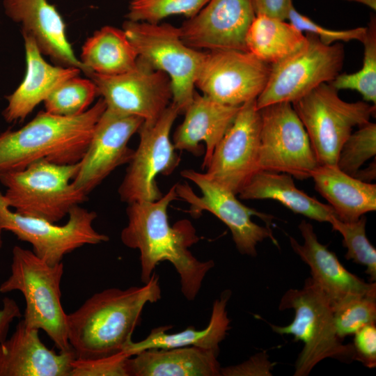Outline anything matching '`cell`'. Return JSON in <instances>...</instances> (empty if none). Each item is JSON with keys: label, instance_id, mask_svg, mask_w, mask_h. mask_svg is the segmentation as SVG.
<instances>
[{"label": "cell", "instance_id": "cell-29", "mask_svg": "<svg viewBox=\"0 0 376 376\" xmlns=\"http://www.w3.org/2000/svg\"><path fill=\"white\" fill-rule=\"evenodd\" d=\"M305 35L290 22L265 15H256L245 38L248 52L274 64L297 51Z\"/></svg>", "mask_w": 376, "mask_h": 376}, {"label": "cell", "instance_id": "cell-31", "mask_svg": "<svg viewBox=\"0 0 376 376\" xmlns=\"http://www.w3.org/2000/svg\"><path fill=\"white\" fill-rule=\"evenodd\" d=\"M98 95L91 79L71 77L56 88L44 101L45 111L61 116H75L85 112Z\"/></svg>", "mask_w": 376, "mask_h": 376}, {"label": "cell", "instance_id": "cell-36", "mask_svg": "<svg viewBox=\"0 0 376 376\" xmlns=\"http://www.w3.org/2000/svg\"><path fill=\"white\" fill-rule=\"evenodd\" d=\"M288 19L296 29L301 32L310 33L315 35L324 45H330L336 41L348 42L363 40L366 27H357L347 30H332L327 29L313 21L307 16L297 11L294 6L290 8Z\"/></svg>", "mask_w": 376, "mask_h": 376}, {"label": "cell", "instance_id": "cell-21", "mask_svg": "<svg viewBox=\"0 0 376 376\" xmlns=\"http://www.w3.org/2000/svg\"><path fill=\"white\" fill-rule=\"evenodd\" d=\"M38 333L22 320L10 337L0 343V376H70L73 350L57 354L45 346Z\"/></svg>", "mask_w": 376, "mask_h": 376}, {"label": "cell", "instance_id": "cell-25", "mask_svg": "<svg viewBox=\"0 0 376 376\" xmlns=\"http://www.w3.org/2000/svg\"><path fill=\"white\" fill-rule=\"evenodd\" d=\"M315 189L343 221H354L376 210V185L362 182L336 165H318L311 173Z\"/></svg>", "mask_w": 376, "mask_h": 376}, {"label": "cell", "instance_id": "cell-38", "mask_svg": "<svg viewBox=\"0 0 376 376\" xmlns=\"http://www.w3.org/2000/svg\"><path fill=\"white\" fill-rule=\"evenodd\" d=\"M354 360L365 366H376V326L375 323L367 324L354 334Z\"/></svg>", "mask_w": 376, "mask_h": 376}, {"label": "cell", "instance_id": "cell-9", "mask_svg": "<svg viewBox=\"0 0 376 376\" xmlns=\"http://www.w3.org/2000/svg\"><path fill=\"white\" fill-rule=\"evenodd\" d=\"M342 43L323 44L306 33L303 45L295 52L271 65L267 83L256 98L258 109L277 102L292 103L322 84H330L344 62Z\"/></svg>", "mask_w": 376, "mask_h": 376}, {"label": "cell", "instance_id": "cell-33", "mask_svg": "<svg viewBox=\"0 0 376 376\" xmlns=\"http://www.w3.org/2000/svg\"><path fill=\"white\" fill-rule=\"evenodd\" d=\"M209 0H131L126 15L127 20L152 24L169 16L187 18L197 14Z\"/></svg>", "mask_w": 376, "mask_h": 376}, {"label": "cell", "instance_id": "cell-4", "mask_svg": "<svg viewBox=\"0 0 376 376\" xmlns=\"http://www.w3.org/2000/svg\"><path fill=\"white\" fill-rule=\"evenodd\" d=\"M280 311L293 309L292 322L281 327L270 324L280 334L292 335L304 347L295 362V376H306L327 358L350 363L354 360L352 344L345 345L336 333L331 301L311 277L301 289H290L283 295Z\"/></svg>", "mask_w": 376, "mask_h": 376}, {"label": "cell", "instance_id": "cell-26", "mask_svg": "<svg viewBox=\"0 0 376 376\" xmlns=\"http://www.w3.org/2000/svg\"><path fill=\"white\" fill-rule=\"evenodd\" d=\"M231 292L226 290L216 299L207 326L201 330L187 327L175 334L166 332L172 326L154 328L149 335L139 342L132 340L124 350L130 357L148 349H169L183 347H197L219 353V343L225 338L230 329V320L226 311Z\"/></svg>", "mask_w": 376, "mask_h": 376}, {"label": "cell", "instance_id": "cell-13", "mask_svg": "<svg viewBox=\"0 0 376 376\" xmlns=\"http://www.w3.org/2000/svg\"><path fill=\"white\" fill-rule=\"evenodd\" d=\"M259 110L261 128L258 169L285 173L298 180L311 178L318 163L292 103L277 102Z\"/></svg>", "mask_w": 376, "mask_h": 376}, {"label": "cell", "instance_id": "cell-6", "mask_svg": "<svg viewBox=\"0 0 376 376\" xmlns=\"http://www.w3.org/2000/svg\"><path fill=\"white\" fill-rule=\"evenodd\" d=\"M79 162L57 164L41 160L26 168L0 173L6 202L16 212L57 223L87 198L73 180Z\"/></svg>", "mask_w": 376, "mask_h": 376}, {"label": "cell", "instance_id": "cell-12", "mask_svg": "<svg viewBox=\"0 0 376 376\" xmlns=\"http://www.w3.org/2000/svg\"><path fill=\"white\" fill-rule=\"evenodd\" d=\"M180 114L171 102L157 120L143 122L138 130L139 143L128 163L118 188L121 201L130 204L155 201L162 197L156 177L169 175L178 167L180 157L170 139L172 126Z\"/></svg>", "mask_w": 376, "mask_h": 376}, {"label": "cell", "instance_id": "cell-20", "mask_svg": "<svg viewBox=\"0 0 376 376\" xmlns=\"http://www.w3.org/2000/svg\"><path fill=\"white\" fill-rule=\"evenodd\" d=\"M3 5L6 15L21 24L22 34L34 39L42 54L58 65L86 73L67 38L63 19L52 4L47 0H3Z\"/></svg>", "mask_w": 376, "mask_h": 376}, {"label": "cell", "instance_id": "cell-24", "mask_svg": "<svg viewBox=\"0 0 376 376\" xmlns=\"http://www.w3.org/2000/svg\"><path fill=\"white\" fill-rule=\"evenodd\" d=\"M218 353L197 347L148 349L128 359L130 376L221 375Z\"/></svg>", "mask_w": 376, "mask_h": 376}, {"label": "cell", "instance_id": "cell-23", "mask_svg": "<svg viewBox=\"0 0 376 376\" xmlns=\"http://www.w3.org/2000/svg\"><path fill=\"white\" fill-rule=\"evenodd\" d=\"M26 70L22 82L6 98L3 116L8 123L22 121L40 102L65 80L78 76L75 67L53 65L42 57L34 39L23 34Z\"/></svg>", "mask_w": 376, "mask_h": 376}, {"label": "cell", "instance_id": "cell-43", "mask_svg": "<svg viewBox=\"0 0 376 376\" xmlns=\"http://www.w3.org/2000/svg\"><path fill=\"white\" fill-rule=\"evenodd\" d=\"M361 3L368 6L374 10H376V0H361Z\"/></svg>", "mask_w": 376, "mask_h": 376}, {"label": "cell", "instance_id": "cell-42", "mask_svg": "<svg viewBox=\"0 0 376 376\" xmlns=\"http://www.w3.org/2000/svg\"><path fill=\"white\" fill-rule=\"evenodd\" d=\"M375 161H374L367 168L363 170L359 169L353 177L362 182L370 183L373 180L375 179Z\"/></svg>", "mask_w": 376, "mask_h": 376}, {"label": "cell", "instance_id": "cell-17", "mask_svg": "<svg viewBox=\"0 0 376 376\" xmlns=\"http://www.w3.org/2000/svg\"><path fill=\"white\" fill-rule=\"evenodd\" d=\"M143 123L139 116L106 108L79 162L75 187L88 195L116 168L128 164L134 152L128 142Z\"/></svg>", "mask_w": 376, "mask_h": 376}, {"label": "cell", "instance_id": "cell-40", "mask_svg": "<svg viewBox=\"0 0 376 376\" xmlns=\"http://www.w3.org/2000/svg\"><path fill=\"white\" fill-rule=\"evenodd\" d=\"M256 15H265L282 20L288 19L292 0H253Z\"/></svg>", "mask_w": 376, "mask_h": 376}, {"label": "cell", "instance_id": "cell-2", "mask_svg": "<svg viewBox=\"0 0 376 376\" xmlns=\"http://www.w3.org/2000/svg\"><path fill=\"white\" fill-rule=\"evenodd\" d=\"M158 279L153 273L143 286L105 289L68 314V338L75 358L94 359L123 352L145 305L161 299Z\"/></svg>", "mask_w": 376, "mask_h": 376}, {"label": "cell", "instance_id": "cell-32", "mask_svg": "<svg viewBox=\"0 0 376 376\" xmlns=\"http://www.w3.org/2000/svg\"><path fill=\"white\" fill-rule=\"evenodd\" d=\"M366 217L361 216L354 221H343L335 214L329 221L334 230L343 236L347 249L345 258L366 267V273L371 281L376 280V249L368 240L366 233Z\"/></svg>", "mask_w": 376, "mask_h": 376}, {"label": "cell", "instance_id": "cell-39", "mask_svg": "<svg viewBox=\"0 0 376 376\" xmlns=\"http://www.w3.org/2000/svg\"><path fill=\"white\" fill-rule=\"evenodd\" d=\"M274 365L266 352H261L240 364L221 368L220 373L224 376H268Z\"/></svg>", "mask_w": 376, "mask_h": 376}, {"label": "cell", "instance_id": "cell-35", "mask_svg": "<svg viewBox=\"0 0 376 376\" xmlns=\"http://www.w3.org/2000/svg\"><path fill=\"white\" fill-rule=\"evenodd\" d=\"M376 155V124L368 122L352 132L338 154L336 166L354 176L363 164Z\"/></svg>", "mask_w": 376, "mask_h": 376}, {"label": "cell", "instance_id": "cell-1", "mask_svg": "<svg viewBox=\"0 0 376 376\" xmlns=\"http://www.w3.org/2000/svg\"><path fill=\"white\" fill-rule=\"evenodd\" d=\"M178 198L173 185L157 201L127 204L128 222L121 231L120 240L126 246L139 251L143 284L149 282L159 263L169 261L180 275L182 295L188 301H194L214 263L198 260L189 251L200 238L189 220L169 225L168 207Z\"/></svg>", "mask_w": 376, "mask_h": 376}, {"label": "cell", "instance_id": "cell-7", "mask_svg": "<svg viewBox=\"0 0 376 376\" xmlns=\"http://www.w3.org/2000/svg\"><path fill=\"white\" fill-rule=\"evenodd\" d=\"M123 29L138 58L170 79L172 103L184 113L195 94V84L205 53L186 45L180 27L126 19Z\"/></svg>", "mask_w": 376, "mask_h": 376}, {"label": "cell", "instance_id": "cell-10", "mask_svg": "<svg viewBox=\"0 0 376 376\" xmlns=\"http://www.w3.org/2000/svg\"><path fill=\"white\" fill-rule=\"evenodd\" d=\"M63 225L47 220L25 216L8 206L0 191V228L13 233L19 240L32 246V251L51 265L62 262L63 257L87 244L107 242V235L96 231L94 211L79 205L72 207Z\"/></svg>", "mask_w": 376, "mask_h": 376}, {"label": "cell", "instance_id": "cell-14", "mask_svg": "<svg viewBox=\"0 0 376 376\" xmlns=\"http://www.w3.org/2000/svg\"><path fill=\"white\" fill-rule=\"evenodd\" d=\"M271 65L248 52L209 51L195 86L203 95L221 104L241 106L256 99L265 88Z\"/></svg>", "mask_w": 376, "mask_h": 376}, {"label": "cell", "instance_id": "cell-44", "mask_svg": "<svg viewBox=\"0 0 376 376\" xmlns=\"http://www.w3.org/2000/svg\"><path fill=\"white\" fill-rule=\"evenodd\" d=\"M2 230L0 228V249L3 244V240H2Z\"/></svg>", "mask_w": 376, "mask_h": 376}, {"label": "cell", "instance_id": "cell-5", "mask_svg": "<svg viewBox=\"0 0 376 376\" xmlns=\"http://www.w3.org/2000/svg\"><path fill=\"white\" fill-rule=\"evenodd\" d=\"M10 269V275L0 285V292H22L26 303L22 319L25 326L43 330L59 352L71 350L68 338V314L61 301L63 263L49 265L32 251L15 246Z\"/></svg>", "mask_w": 376, "mask_h": 376}, {"label": "cell", "instance_id": "cell-30", "mask_svg": "<svg viewBox=\"0 0 376 376\" xmlns=\"http://www.w3.org/2000/svg\"><path fill=\"white\" fill-rule=\"evenodd\" d=\"M364 46L363 66L354 73L339 74L330 83L336 90L359 92L365 102L376 104V19L370 17L362 40Z\"/></svg>", "mask_w": 376, "mask_h": 376}, {"label": "cell", "instance_id": "cell-16", "mask_svg": "<svg viewBox=\"0 0 376 376\" xmlns=\"http://www.w3.org/2000/svg\"><path fill=\"white\" fill-rule=\"evenodd\" d=\"M256 100L240 106L205 169L210 179L235 195L259 171L261 116Z\"/></svg>", "mask_w": 376, "mask_h": 376}, {"label": "cell", "instance_id": "cell-37", "mask_svg": "<svg viewBox=\"0 0 376 376\" xmlns=\"http://www.w3.org/2000/svg\"><path fill=\"white\" fill-rule=\"evenodd\" d=\"M122 352L118 354L94 359H75L72 363L70 376H130L128 359Z\"/></svg>", "mask_w": 376, "mask_h": 376}, {"label": "cell", "instance_id": "cell-19", "mask_svg": "<svg viewBox=\"0 0 376 376\" xmlns=\"http://www.w3.org/2000/svg\"><path fill=\"white\" fill-rule=\"evenodd\" d=\"M298 228L304 242L300 244L290 236V246L309 266L312 279L328 297L332 306L354 297L376 296L375 283H368L349 272L336 254L319 242L310 223L302 220Z\"/></svg>", "mask_w": 376, "mask_h": 376}, {"label": "cell", "instance_id": "cell-18", "mask_svg": "<svg viewBox=\"0 0 376 376\" xmlns=\"http://www.w3.org/2000/svg\"><path fill=\"white\" fill-rule=\"evenodd\" d=\"M256 15L253 0H209L183 22L181 38L196 49L247 52L246 34Z\"/></svg>", "mask_w": 376, "mask_h": 376}, {"label": "cell", "instance_id": "cell-27", "mask_svg": "<svg viewBox=\"0 0 376 376\" xmlns=\"http://www.w3.org/2000/svg\"><path fill=\"white\" fill-rule=\"evenodd\" d=\"M245 200L272 199L295 213L319 222H329L333 208L299 189L293 177L285 173L259 170L239 193Z\"/></svg>", "mask_w": 376, "mask_h": 376}, {"label": "cell", "instance_id": "cell-41", "mask_svg": "<svg viewBox=\"0 0 376 376\" xmlns=\"http://www.w3.org/2000/svg\"><path fill=\"white\" fill-rule=\"evenodd\" d=\"M22 316L17 302L9 297L3 299V307L0 309V343L7 338L12 322Z\"/></svg>", "mask_w": 376, "mask_h": 376}, {"label": "cell", "instance_id": "cell-3", "mask_svg": "<svg viewBox=\"0 0 376 376\" xmlns=\"http://www.w3.org/2000/svg\"><path fill=\"white\" fill-rule=\"evenodd\" d=\"M106 108L100 98L92 107L75 116L40 111L20 129L1 133L0 173L21 170L41 160L57 164L79 162Z\"/></svg>", "mask_w": 376, "mask_h": 376}, {"label": "cell", "instance_id": "cell-11", "mask_svg": "<svg viewBox=\"0 0 376 376\" xmlns=\"http://www.w3.org/2000/svg\"><path fill=\"white\" fill-rule=\"evenodd\" d=\"M180 174L193 182L202 194L196 195L187 183L175 184L178 198L190 205L189 213L196 218L203 211H207L219 219L230 229L240 253L255 257L256 246L267 238L278 246L269 226H261L251 220L252 216H256L269 224L273 219L272 215L245 206L235 194L210 179L205 173L185 169Z\"/></svg>", "mask_w": 376, "mask_h": 376}, {"label": "cell", "instance_id": "cell-15", "mask_svg": "<svg viewBox=\"0 0 376 376\" xmlns=\"http://www.w3.org/2000/svg\"><path fill=\"white\" fill-rule=\"evenodd\" d=\"M96 85L97 95L107 109L141 118L151 123L158 119L172 102L169 77L138 58L136 66L116 75H88Z\"/></svg>", "mask_w": 376, "mask_h": 376}, {"label": "cell", "instance_id": "cell-28", "mask_svg": "<svg viewBox=\"0 0 376 376\" xmlns=\"http://www.w3.org/2000/svg\"><path fill=\"white\" fill-rule=\"evenodd\" d=\"M138 54L123 29L104 26L82 46L80 61L88 77L91 73L116 75L133 69Z\"/></svg>", "mask_w": 376, "mask_h": 376}, {"label": "cell", "instance_id": "cell-22", "mask_svg": "<svg viewBox=\"0 0 376 376\" xmlns=\"http://www.w3.org/2000/svg\"><path fill=\"white\" fill-rule=\"evenodd\" d=\"M240 108V106L221 104L195 93L191 102L183 113L182 123L173 134L175 149L201 155L204 150L200 143L204 141L205 151L202 169H205L216 146L233 123Z\"/></svg>", "mask_w": 376, "mask_h": 376}, {"label": "cell", "instance_id": "cell-34", "mask_svg": "<svg viewBox=\"0 0 376 376\" xmlns=\"http://www.w3.org/2000/svg\"><path fill=\"white\" fill-rule=\"evenodd\" d=\"M337 335L342 339L354 334L364 326L375 323L376 296L365 295L347 299L333 306Z\"/></svg>", "mask_w": 376, "mask_h": 376}, {"label": "cell", "instance_id": "cell-8", "mask_svg": "<svg viewBox=\"0 0 376 376\" xmlns=\"http://www.w3.org/2000/svg\"><path fill=\"white\" fill-rule=\"evenodd\" d=\"M324 83L292 103L308 136L318 165H336L340 150L356 126L370 121L375 104L348 102Z\"/></svg>", "mask_w": 376, "mask_h": 376}]
</instances>
